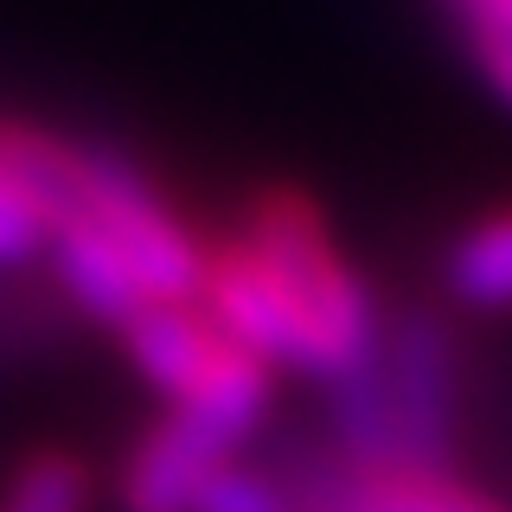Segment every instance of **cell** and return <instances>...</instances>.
<instances>
[{
    "label": "cell",
    "instance_id": "cell-1",
    "mask_svg": "<svg viewBox=\"0 0 512 512\" xmlns=\"http://www.w3.org/2000/svg\"><path fill=\"white\" fill-rule=\"evenodd\" d=\"M199 308L269 372L340 384L378 359V288L301 186H263L205 237Z\"/></svg>",
    "mask_w": 512,
    "mask_h": 512
},
{
    "label": "cell",
    "instance_id": "cell-2",
    "mask_svg": "<svg viewBox=\"0 0 512 512\" xmlns=\"http://www.w3.org/2000/svg\"><path fill=\"white\" fill-rule=\"evenodd\" d=\"M333 461L365 474L423 468L455 474L461 442V346L442 308H404L384 320L378 359L327 384Z\"/></svg>",
    "mask_w": 512,
    "mask_h": 512
},
{
    "label": "cell",
    "instance_id": "cell-3",
    "mask_svg": "<svg viewBox=\"0 0 512 512\" xmlns=\"http://www.w3.org/2000/svg\"><path fill=\"white\" fill-rule=\"evenodd\" d=\"M122 352L135 378L148 384L167 410H186L199 423L224 429L244 448L269 416L276 372L256 352H244L199 301H148L135 320H122Z\"/></svg>",
    "mask_w": 512,
    "mask_h": 512
},
{
    "label": "cell",
    "instance_id": "cell-4",
    "mask_svg": "<svg viewBox=\"0 0 512 512\" xmlns=\"http://www.w3.org/2000/svg\"><path fill=\"white\" fill-rule=\"evenodd\" d=\"M64 212L90 218L122 250V263L141 276L148 301H199L205 237L186 224V212L160 192V180L135 154L71 135V154H64Z\"/></svg>",
    "mask_w": 512,
    "mask_h": 512
},
{
    "label": "cell",
    "instance_id": "cell-5",
    "mask_svg": "<svg viewBox=\"0 0 512 512\" xmlns=\"http://www.w3.org/2000/svg\"><path fill=\"white\" fill-rule=\"evenodd\" d=\"M64 154L71 135L0 116V269L45 263L64 212Z\"/></svg>",
    "mask_w": 512,
    "mask_h": 512
},
{
    "label": "cell",
    "instance_id": "cell-6",
    "mask_svg": "<svg viewBox=\"0 0 512 512\" xmlns=\"http://www.w3.org/2000/svg\"><path fill=\"white\" fill-rule=\"evenodd\" d=\"M244 455L224 429L199 423L186 410H167L154 429H141L135 448L122 455L116 474V500L122 512H192L199 506V487L212 480L218 461Z\"/></svg>",
    "mask_w": 512,
    "mask_h": 512
},
{
    "label": "cell",
    "instance_id": "cell-7",
    "mask_svg": "<svg viewBox=\"0 0 512 512\" xmlns=\"http://www.w3.org/2000/svg\"><path fill=\"white\" fill-rule=\"evenodd\" d=\"M282 474L320 512H500L474 487H461L455 474H423V468L365 474L346 461H314V468H282Z\"/></svg>",
    "mask_w": 512,
    "mask_h": 512
},
{
    "label": "cell",
    "instance_id": "cell-8",
    "mask_svg": "<svg viewBox=\"0 0 512 512\" xmlns=\"http://www.w3.org/2000/svg\"><path fill=\"white\" fill-rule=\"evenodd\" d=\"M448 308L461 314H512V205H487L448 231L436 256Z\"/></svg>",
    "mask_w": 512,
    "mask_h": 512
},
{
    "label": "cell",
    "instance_id": "cell-9",
    "mask_svg": "<svg viewBox=\"0 0 512 512\" xmlns=\"http://www.w3.org/2000/svg\"><path fill=\"white\" fill-rule=\"evenodd\" d=\"M436 7L448 13V32L487 96L512 116V0H436Z\"/></svg>",
    "mask_w": 512,
    "mask_h": 512
},
{
    "label": "cell",
    "instance_id": "cell-10",
    "mask_svg": "<svg viewBox=\"0 0 512 512\" xmlns=\"http://www.w3.org/2000/svg\"><path fill=\"white\" fill-rule=\"evenodd\" d=\"M90 506H96V474L71 448L26 455L13 480L0 487V512H90Z\"/></svg>",
    "mask_w": 512,
    "mask_h": 512
},
{
    "label": "cell",
    "instance_id": "cell-11",
    "mask_svg": "<svg viewBox=\"0 0 512 512\" xmlns=\"http://www.w3.org/2000/svg\"><path fill=\"white\" fill-rule=\"evenodd\" d=\"M192 512H301L295 487H288L282 468H263V461H218L212 480L199 487V506Z\"/></svg>",
    "mask_w": 512,
    "mask_h": 512
},
{
    "label": "cell",
    "instance_id": "cell-12",
    "mask_svg": "<svg viewBox=\"0 0 512 512\" xmlns=\"http://www.w3.org/2000/svg\"><path fill=\"white\" fill-rule=\"evenodd\" d=\"M295 500H301V493H295ZM301 512H320V506H308V500H301Z\"/></svg>",
    "mask_w": 512,
    "mask_h": 512
}]
</instances>
